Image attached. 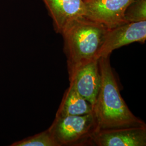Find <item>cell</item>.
<instances>
[{
	"label": "cell",
	"mask_w": 146,
	"mask_h": 146,
	"mask_svg": "<svg viewBox=\"0 0 146 146\" xmlns=\"http://www.w3.org/2000/svg\"><path fill=\"white\" fill-rule=\"evenodd\" d=\"M110 57L99 59L101 81L94 113L99 129L146 125L132 113L122 98Z\"/></svg>",
	"instance_id": "1"
},
{
	"label": "cell",
	"mask_w": 146,
	"mask_h": 146,
	"mask_svg": "<svg viewBox=\"0 0 146 146\" xmlns=\"http://www.w3.org/2000/svg\"><path fill=\"white\" fill-rule=\"evenodd\" d=\"M108 28L85 17L70 23L61 33L69 76L77 69L99 59L100 49Z\"/></svg>",
	"instance_id": "2"
},
{
	"label": "cell",
	"mask_w": 146,
	"mask_h": 146,
	"mask_svg": "<svg viewBox=\"0 0 146 146\" xmlns=\"http://www.w3.org/2000/svg\"><path fill=\"white\" fill-rule=\"evenodd\" d=\"M59 146H93V136L99 130L93 113L56 116L48 129Z\"/></svg>",
	"instance_id": "3"
},
{
	"label": "cell",
	"mask_w": 146,
	"mask_h": 146,
	"mask_svg": "<svg viewBox=\"0 0 146 146\" xmlns=\"http://www.w3.org/2000/svg\"><path fill=\"white\" fill-rule=\"evenodd\" d=\"M133 0H84L85 17L108 29L125 23V13Z\"/></svg>",
	"instance_id": "4"
},
{
	"label": "cell",
	"mask_w": 146,
	"mask_h": 146,
	"mask_svg": "<svg viewBox=\"0 0 146 146\" xmlns=\"http://www.w3.org/2000/svg\"><path fill=\"white\" fill-rule=\"evenodd\" d=\"M146 40V21L125 23L108 29L99 58L110 57L117 49L134 42L145 43Z\"/></svg>",
	"instance_id": "5"
},
{
	"label": "cell",
	"mask_w": 146,
	"mask_h": 146,
	"mask_svg": "<svg viewBox=\"0 0 146 146\" xmlns=\"http://www.w3.org/2000/svg\"><path fill=\"white\" fill-rule=\"evenodd\" d=\"M93 146H146V125L99 129L93 136Z\"/></svg>",
	"instance_id": "6"
},
{
	"label": "cell",
	"mask_w": 146,
	"mask_h": 146,
	"mask_svg": "<svg viewBox=\"0 0 146 146\" xmlns=\"http://www.w3.org/2000/svg\"><path fill=\"white\" fill-rule=\"evenodd\" d=\"M72 84L79 94L94 107L101 86L99 59L92 61L77 69L69 76Z\"/></svg>",
	"instance_id": "7"
},
{
	"label": "cell",
	"mask_w": 146,
	"mask_h": 146,
	"mask_svg": "<svg viewBox=\"0 0 146 146\" xmlns=\"http://www.w3.org/2000/svg\"><path fill=\"white\" fill-rule=\"evenodd\" d=\"M51 17L54 31L61 34L63 29L86 15L84 0H42Z\"/></svg>",
	"instance_id": "8"
},
{
	"label": "cell",
	"mask_w": 146,
	"mask_h": 146,
	"mask_svg": "<svg viewBox=\"0 0 146 146\" xmlns=\"http://www.w3.org/2000/svg\"><path fill=\"white\" fill-rule=\"evenodd\" d=\"M94 111V107L82 98L72 84L65 91L56 116L87 114Z\"/></svg>",
	"instance_id": "9"
},
{
	"label": "cell",
	"mask_w": 146,
	"mask_h": 146,
	"mask_svg": "<svg viewBox=\"0 0 146 146\" xmlns=\"http://www.w3.org/2000/svg\"><path fill=\"white\" fill-rule=\"evenodd\" d=\"M11 146H59L48 129L13 143Z\"/></svg>",
	"instance_id": "10"
},
{
	"label": "cell",
	"mask_w": 146,
	"mask_h": 146,
	"mask_svg": "<svg viewBox=\"0 0 146 146\" xmlns=\"http://www.w3.org/2000/svg\"><path fill=\"white\" fill-rule=\"evenodd\" d=\"M126 23L146 21V0H133L125 13Z\"/></svg>",
	"instance_id": "11"
}]
</instances>
